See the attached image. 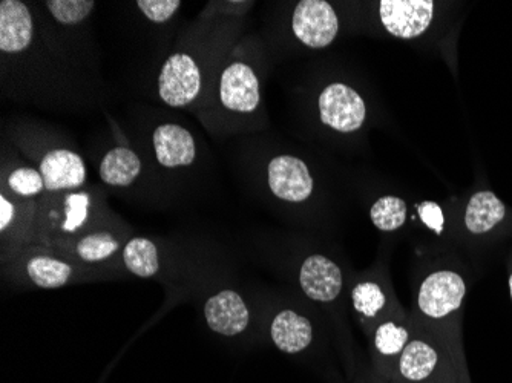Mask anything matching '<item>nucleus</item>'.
I'll list each match as a JSON object with an SVG mask.
<instances>
[{
  "label": "nucleus",
  "mask_w": 512,
  "mask_h": 383,
  "mask_svg": "<svg viewBox=\"0 0 512 383\" xmlns=\"http://www.w3.org/2000/svg\"><path fill=\"white\" fill-rule=\"evenodd\" d=\"M299 284L313 301H335L342 290L341 269L325 256H309L299 270Z\"/></svg>",
  "instance_id": "obj_12"
},
{
  "label": "nucleus",
  "mask_w": 512,
  "mask_h": 383,
  "mask_svg": "<svg viewBox=\"0 0 512 383\" xmlns=\"http://www.w3.org/2000/svg\"><path fill=\"white\" fill-rule=\"evenodd\" d=\"M204 318L212 331L223 336L243 333L250 321L246 302L234 290H223L207 299Z\"/></svg>",
  "instance_id": "obj_11"
},
{
  "label": "nucleus",
  "mask_w": 512,
  "mask_h": 383,
  "mask_svg": "<svg viewBox=\"0 0 512 383\" xmlns=\"http://www.w3.org/2000/svg\"><path fill=\"white\" fill-rule=\"evenodd\" d=\"M135 5L154 23L169 22L181 8L180 0H138Z\"/></svg>",
  "instance_id": "obj_26"
},
{
  "label": "nucleus",
  "mask_w": 512,
  "mask_h": 383,
  "mask_svg": "<svg viewBox=\"0 0 512 383\" xmlns=\"http://www.w3.org/2000/svg\"><path fill=\"white\" fill-rule=\"evenodd\" d=\"M119 239L109 232H94L74 243V255L85 262H100L119 252Z\"/></svg>",
  "instance_id": "obj_20"
},
{
  "label": "nucleus",
  "mask_w": 512,
  "mask_h": 383,
  "mask_svg": "<svg viewBox=\"0 0 512 383\" xmlns=\"http://www.w3.org/2000/svg\"><path fill=\"white\" fill-rule=\"evenodd\" d=\"M273 344L287 354L301 353L313 339V327L309 319L296 311L284 310L275 316L270 328Z\"/></svg>",
  "instance_id": "obj_14"
},
{
  "label": "nucleus",
  "mask_w": 512,
  "mask_h": 383,
  "mask_svg": "<svg viewBox=\"0 0 512 383\" xmlns=\"http://www.w3.org/2000/svg\"><path fill=\"white\" fill-rule=\"evenodd\" d=\"M152 148L158 163L166 169L191 166L197 158L194 135L183 126L174 123H165L154 129Z\"/></svg>",
  "instance_id": "obj_9"
},
{
  "label": "nucleus",
  "mask_w": 512,
  "mask_h": 383,
  "mask_svg": "<svg viewBox=\"0 0 512 383\" xmlns=\"http://www.w3.org/2000/svg\"><path fill=\"white\" fill-rule=\"evenodd\" d=\"M467 295V284L459 273L440 270L422 282L419 308L431 319H442L459 310Z\"/></svg>",
  "instance_id": "obj_4"
},
{
  "label": "nucleus",
  "mask_w": 512,
  "mask_h": 383,
  "mask_svg": "<svg viewBox=\"0 0 512 383\" xmlns=\"http://www.w3.org/2000/svg\"><path fill=\"white\" fill-rule=\"evenodd\" d=\"M28 278L40 289H60L73 276V266L48 253H36L25 264Z\"/></svg>",
  "instance_id": "obj_18"
},
{
  "label": "nucleus",
  "mask_w": 512,
  "mask_h": 383,
  "mask_svg": "<svg viewBox=\"0 0 512 383\" xmlns=\"http://www.w3.org/2000/svg\"><path fill=\"white\" fill-rule=\"evenodd\" d=\"M408 331L404 327L385 322L376 330L375 345L382 356H396L407 347Z\"/></svg>",
  "instance_id": "obj_25"
},
{
  "label": "nucleus",
  "mask_w": 512,
  "mask_h": 383,
  "mask_svg": "<svg viewBox=\"0 0 512 383\" xmlns=\"http://www.w3.org/2000/svg\"><path fill=\"white\" fill-rule=\"evenodd\" d=\"M40 174L45 180L46 192L65 194L86 183V164L77 152L53 149L40 160Z\"/></svg>",
  "instance_id": "obj_8"
},
{
  "label": "nucleus",
  "mask_w": 512,
  "mask_h": 383,
  "mask_svg": "<svg viewBox=\"0 0 512 383\" xmlns=\"http://www.w3.org/2000/svg\"><path fill=\"white\" fill-rule=\"evenodd\" d=\"M292 30L299 42L321 50L338 36V16L325 0H302L293 13Z\"/></svg>",
  "instance_id": "obj_3"
},
{
  "label": "nucleus",
  "mask_w": 512,
  "mask_h": 383,
  "mask_svg": "<svg viewBox=\"0 0 512 383\" xmlns=\"http://www.w3.org/2000/svg\"><path fill=\"white\" fill-rule=\"evenodd\" d=\"M34 19L30 8L19 0L0 2V51L20 54L34 42Z\"/></svg>",
  "instance_id": "obj_10"
},
{
  "label": "nucleus",
  "mask_w": 512,
  "mask_h": 383,
  "mask_svg": "<svg viewBox=\"0 0 512 383\" xmlns=\"http://www.w3.org/2000/svg\"><path fill=\"white\" fill-rule=\"evenodd\" d=\"M419 215H421L422 221H424L430 229H433L437 235L444 232L445 217L439 204L431 203V201L421 204V206H419Z\"/></svg>",
  "instance_id": "obj_27"
},
{
  "label": "nucleus",
  "mask_w": 512,
  "mask_h": 383,
  "mask_svg": "<svg viewBox=\"0 0 512 383\" xmlns=\"http://www.w3.org/2000/svg\"><path fill=\"white\" fill-rule=\"evenodd\" d=\"M370 217L379 230L393 232L404 226L407 218V204L401 198H379L371 207Z\"/></svg>",
  "instance_id": "obj_21"
},
{
  "label": "nucleus",
  "mask_w": 512,
  "mask_h": 383,
  "mask_svg": "<svg viewBox=\"0 0 512 383\" xmlns=\"http://www.w3.org/2000/svg\"><path fill=\"white\" fill-rule=\"evenodd\" d=\"M45 8L50 11L56 22L69 27V25L85 22L92 11L96 10V2L94 0H48L45 2Z\"/></svg>",
  "instance_id": "obj_22"
},
{
  "label": "nucleus",
  "mask_w": 512,
  "mask_h": 383,
  "mask_svg": "<svg viewBox=\"0 0 512 383\" xmlns=\"http://www.w3.org/2000/svg\"><path fill=\"white\" fill-rule=\"evenodd\" d=\"M5 184L11 194L17 198H34L45 192V180L34 167H17L5 178Z\"/></svg>",
  "instance_id": "obj_23"
},
{
  "label": "nucleus",
  "mask_w": 512,
  "mask_h": 383,
  "mask_svg": "<svg viewBox=\"0 0 512 383\" xmlns=\"http://www.w3.org/2000/svg\"><path fill=\"white\" fill-rule=\"evenodd\" d=\"M509 292H511V299H512V275L509 276Z\"/></svg>",
  "instance_id": "obj_29"
},
{
  "label": "nucleus",
  "mask_w": 512,
  "mask_h": 383,
  "mask_svg": "<svg viewBox=\"0 0 512 383\" xmlns=\"http://www.w3.org/2000/svg\"><path fill=\"white\" fill-rule=\"evenodd\" d=\"M506 217V207L491 190H480L468 201L465 227L473 235H485L499 226Z\"/></svg>",
  "instance_id": "obj_16"
},
{
  "label": "nucleus",
  "mask_w": 512,
  "mask_h": 383,
  "mask_svg": "<svg viewBox=\"0 0 512 383\" xmlns=\"http://www.w3.org/2000/svg\"><path fill=\"white\" fill-rule=\"evenodd\" d=\"M91 197L86 192L66 194L46 203V229L54 233H74L88 220Z\"/></svg>",
  "instance_id": "obj_13"
},
{
  "label": "nucleus",
  "mask_w": 512,
  "mask_h": 383,
  "mask_svg": "<svg viewBox=\"0 0 512 383\" xmlns=\"http://www.w3.org/2000/svg\"><path fill=\"white\" fill-rule=\"evenodd\" d=\"M439 365L436 348L424 341L407 344L399 357V373L408 382H424L430 379Z\"/></svg>",
  "instance_id": "obj_17"
},
{
  "label": "nucleus",
  "mask_w": 512,
  "mask_h": 383,
  "mask_svg": "<svg viewBox=\"0 0 512 383\" xmlns=\"http://www.w3.org/2000/svg\"><path fill=\"white\" fill-rule=\"evenodd\" d=\"M126 269L138 278H152L160 270L158 249L151 239L132 238L123 249Z\"/></svg>",
  "instance_id": "obj_19"
},
{
  "label": "nucleus",
  "mask_w": 512,
  "mask_h": 383,
  "mask_svg": "<svg viewBox=\"0 0 512 383\" xmlns=\"http://www.w3.org/2000/svg\"><path fill=\"white\" fill-rule=\"evenodd\" d=\"M17 206L11 198L7 197V194H2L0 197V230L7 232L14 223H16Z\"/></svg>",
  "instance_id": "obj_28"
},
{
  "label": "nucleus",
  "mask_w": 512,
  "mask_h": 383,
  "mask_svg": "<svg viewBox=\"0 0 512 383\" xmlns=\"http://www.w3.org/2000/svg\"><path fill=\"white\" fill-rule=\"evenodd\" d=\"M352 298L356 310L368 318H375L378 311H381L387 302L384 292L375 282H362V284L356 285Z\"/></svg>",
  "instance_id": "obj_24"
},
{
  "label": "nucleus",
  "mask_w": 512,
  "mask_h": 383,
  "mask_svg": "<svg viewBox=\"0 0 512 383\" xmlns=\"http://www.w3.org/2000/svg\"><path fill=\"white\" fill-rule=\"evenodd\" d=\"M319 115L321 122L338 132H355L364 125L365 109L361 95L344 85L332 83L319 95Z\"/></svg>",
  "instance_id": "obj_2"
},
{
  "label": "nucleus",
  "mask_w": 512,
  "mask_h": 383,
  "mask_svg": "<svg viewBox=\"0 0 512 383\" xmlns=\"http://www.w3.org/2000/svg\"><path fill=\"white\" fill-rule=\"evenodd\" d=\"M218 94L224 108L249 114L260 105V82L255 71L246 63H230L221 73Z\"/></svg>",
  "instance_id": "obj_7"
},
{
  "label": "nucleus",
  "mask_w": 512,
  "mask_h": 383,
  "mask_svg": "<svg viewBox=\"0 0 512 383\" xmlns=\"http://www.w3.org/2000/svg\"><path fill=\"white\" fill-rule=\"evenodd\" d=\"M382 25L399 39H414L424 34L433 22L431 0H382L379 2Z\"/></svg>",
  "instance_id": "obj_5"
},
{
  "label": "nucleus",
  "mask_w": 512,
  "mask_h": 383,
  "mask_svg": "<svg viewBox=\"0 0 512 383\" xmlns=\"http://www.w3.org/2000/svg\"><path fill=\"white\" fill-rule=\"evenodd\" d=\"M142 169V160L132 149L117 146L100 161L99 174L106 186L128 187L137 181Z\"/></svg>",
  "instance_id": "obj_15"
},
{
  "label": "nucleus",
  "mask_w": 512,
  "mask_h": 383,
  "mask_svg": "<svg viewBox=\"0 0 512 383\" xmlns=\"http://www.w3.org/2000/svg\"><path fill=\"white\" fill-rule=\"evenodd\" d=\"M160 99L171 108H186L198 99L203 76L197 60L188 53H175L161 66L157 80Z\"/></svg>",
  "instance_id": "obj_1"
},
{
  "label": "nucleus",
  "mask_w": 512,
  "mask_h": 383,
  "mask_svg": "<svg viewBox=\"0 0 512 383\" xmlns=\"http://www.w3.org/2000/svg\"><path fill=\"white\" fill-rule=\"evenodd\" d=\"M270 190L279 200L302 203L313 192V177L304 161L292 155H279L267 167Z\"/></svg>",
  "instance_id": "obj_6"
}]
</instances>
